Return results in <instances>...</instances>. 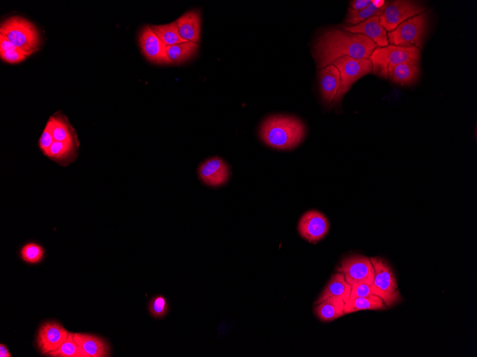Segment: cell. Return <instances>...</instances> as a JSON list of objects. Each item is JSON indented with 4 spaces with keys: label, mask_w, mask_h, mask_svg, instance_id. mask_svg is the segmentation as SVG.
<instances>
[{
    "label": "cell",
    "mask_w": 477,
    "mask_h": 357,
    "mask_svg": "<svg viewBox=\"0 0 477 357\" xmlns=\"http://www.w3.org/2000/svg\"><path fill=\"white\" fill-rule=\"evenodd\" d=\"M378 48L365 35L333 28L320 35L315 45L314 57L318 68H323L343 57L369 59Z\"/></svg>",
    "instance_id": "cell-1"
},
{
    "label": "cell",
    "mask_w": 477,
    "mask_h": 357,
    "mask_svg": "<svg viewBox=\"0 0 477 357\" xmlns=\"http://www.w3.org/2000/svg\"><path fill=\"white\" fill-rule=\"evenodd\" d=\"M306 131L303 123L295 117L273 116L267 118L260 127L262 140L271 148L287 150L297 147Z\"/></svg>",
    "instance_id": "cell-2"
},
{
    "label": "cell",
    "mask_w": 477,
    "mask_h": 357,
    "mask_svg": "<svg viewBox=\"0 0 477 357\" xmlns=\"http://www.w3.org/2000/svg\"><path fill=\"white\" fill-rule=\"evenodd\" d=\"M0 35L16 48L28 53L33 54L40 47L38 29L35 24L21 17L14 16L5 20L0 27Z\"/></svg>",
    "instance_id": "cell-3"
},
{
    "label": "cell",
    "mask_w": 477,
    "mask_h": 357,
    "mask_svg": "<svg viewBox=\"0 0 477 357\" xmlns=\"http://www.w3.org/2000/svg\"><path fill=\"white\" fill-rule=\"evenodd\" d=\"M370 261L374 269L372 293L382 298L387 308L392 307L401 300L392 268L383 258H371Z\"/></svg>",
    "instance_id": "cell-4"
},
{
    "label": "cell",
    "mask_w": 477,
    "mask_h": 357,
    "mask_svg": "<svg viewBox=\"0 0 477 357\" xmlns=\"http://www.w3.org/2000/svg\"><path fill=\"white\" fill-rule=\"evenodd\" d=\"M421 59V52L415 47H399L388 45L378 48L373 51L369 59L372 63V71L385 79L389 78L388 68L407 61Z\"/></svg>",
    "instance_id": "cell-5"
},
{
    "label": "cell",
    "mask_w": 477,
    "mask_h": 357,
    "mask_svg": "<svg viewBox=\"0 0 477 357\" xmlns=\"http://www.w3.org/2000/svg\"><path fill=\"white\" fill-rule=\"evenodd\" d=\"M340 73V86L332 105L342 101L353 85L362 77L372 73L369 59H357L350 57H341L332 63Z\"/></svg>",
    "instance_id": "cell-6"
},
{
    "label": "cell",
    "mask_w": 477,
    "mask_h": 357,
    "mask_svg": "<svg viewBox=\"0 0 477 357\" xmlns=\"http://www.w3.org/2000/svg\"><path fill=\"white\" fill-rule=\"evenodd\" d=\"M428 17L420 14L407 20L394 31L387 34L389 43L399 47L422 48L423 38L427 31Z\"/></svg>",
    "instance_id": "cell-7"
},
{
    "label": "cell",
    "mask_w": 477,
    "mask_h": 357,
    "mask_svg": "<svg viewBox=\"0 0 477 357\" xmlns=\"http://www.w3.org/2000/svg\"><path fill=\"white\" fill-rule=\"evenodd\" d=\"M336 271L345 276L351 286L357 283H364L371 286L373 282V267L370 258L363 256L354 255L345 258L341 262Z\"/></svg>",
    "instance_id": "cell-8"
},
{
    "label": "cell",
    "mask_w": 477,
    "mask_h": 357,
    "mask_svg": "<svg viewBox=\"0 0 477 357\" xmlns=\"http://www.w3.org/2000/svg\"><path fill=\"white\" fill-rule=\"evenodd\" d=\"M425 10V8L415 2L399 0L388 5L380 17V22L386 31L391 32L404 22Z\"/></svg>",
    "instance_id": "cell-9"
},
{
    "label": "cell",
    "mask_w": 477,
    "mask_h": 357,
    "mask_svg": "<svg viewBox=\"0 0 477 357\" xmlns=\"http://www.w3.org/2000/svg\"><path fill=\"white\" fill-rule=\"evenodd\" d=\"M329 230L327 219L317 210L306 212L300 219L298 231L300 235L311 243L322 240Z\"/></svg>",
    "instance_id": "cell-10"
},
{
    "label": "cell",
    "mask_w": 477,
    "mask_h": 357,
    "mask_svg": "<svg viewBox=\"0 0 477 357\" xmlns=\"http://www.w3.org/2000/svg\"><path fill=\"white\" fill-rule=\"evenodd\" d=\"M139 43L143 54L151 62L157 64H173L167 56L166 46L157 37L151 26H145L141 30Z\"/></svg>",
    "instance_id": "cell-11"
},
{
    "label": "cell",
    "mask_w": 477,
    "mask_h": 357,
    "mask_svg": "<svg viewBox=\"0 0 477 357\" xmlns=\"http://www.w3.org/2000/svg\"><path fill=\"white\" fill-rule=\"evenodd\" d=\"M69 333L55 321L42 325L38 335L37 345L43 354L57 350L69 337Z\"/></svg>",
    "instance_id": "cell-12"
},
{
    "label": "cell",
    "mask_w": 477,
    "mask_h": 357,
    "mask_svg": "<svg viewBox=\"0 0 477 357\" xmlns=\"http://www.w3.org/2000/svg\"><path fill=\"white\" fill-rule=\"evenodd\" d=\"M199 173L203 182L212 187L225 184L229 176L227 163L218 157L203 163L199 167Z\"/></svg>",
    "instance_id": "cell-13"
},
{
    "label": "cell",
    "mask_w": 477,
    "mask_h": 357,
    "mask_svg": "<svg viewBox=\"0 0 477 357\" xmlns=\"http://www.w3.org/2000/svg\"><path fill=\"white\" fill-rule=\"evenodd\" d=\"M344 30L365 35L380 48L389 45L387 33L380 24V17H372L355 26L344 27Z\"/></svg>",
    "instance_id": "cell-14"
},
{
    "label": "cell",
    "mask_w": 477,
    "mask_h": 357,
    "mask_svg": "<svg viewBox=\"0 0 477 357\" xmlns=\"http://www.w3.org/2000/svg\"><path fill=\"white\" fill-rule=\"evenodd\" d=\"M321 94L326 105L333 104L340 86V73L333 64L323 68L320 73Z\"/></svg>",
    "instance_id": "cell-15"
},
{
    "label": "cell",
    "mask_w": 477,
    "mask_h": 357,
    "mask_svg": "<svg viewBox=\"0 0 477 357\" xmlns=\"http://www.w3.org/2000/svg\"><path fill=\"white\" fill-rule=\"evenodd\" d=\"M420 75V64L415 60L390 66L388 68L389 78L394 82L401 85L414 84Z\"/></svg>",
    "instance_id": "cell-16"
},
{
    "label": "cell",
    "mask_w": 477,
    "mask_h": 357,
    "mask_svg": "<svg viewBox=\"0 0 477 357\" xmlns=\"http://www.w3.org/2000/svg\"><path fill=\"white\" fill-rule=\"evenodd\" d=\"M74 340L90 357H108L112 349L104 338L88 334L76 333Z\"/></svg>",
    "instance_id": "cell-17"
},
{
    "label": "cell",
    "mask_w": 477,
    "mask_h": 357,
    "mask_svg": "<svg viewBox=\"0 0 477 357\" xmlns=\"http://www.w3.org/2000/svg\"><path fill=\"white\" fill-rule=\"evenodd\" d=\"M351 291L352 286L347 282L345 276L337 272L332 275L325 289L315 303V305L332 297L343 299L346 303L350 298Z\"/></svg>",
    "instance_id": "cell-18"
},
{
    "label": "cell",
    "mask_w": 477,
    "mask_h": 357,
    "mask_svg": "<svg viewBox=\"0 0 477 357\" xmlns=\"http://www.w3.org/2000/svg\"><path fill=\"white\" fill-rule=\"evenodd\" d=\"M181 38L187 42L197 43L200 41L201 17L198 11H190L176 21Z\"/></svg>",
    "instance_id": "cell-19"
},
{
    "label": "cell",
    "mask_w": 477,
    "mask_h": 357,
    "mask_svg": "<svg viewBox=\"0 0 477 357\" xmlns=\"http://www.w3.org/2000/svg\"><path fill=\"white\" fill-rule=\"evenodd\" d=\"M79 148L80 145L73 143L55 140L47 157L61 166L66 167L76 161Z\"/></svg>",
    "instance_id": "cell-20"
},
{
    "label": "cell",
    "mask_w": 477,
    "mask_h": 357,
    "mask_svg": "<svg viewBox=\"0 0 477 357\" xmlns=\"http://www.w3.org/2000/svg\"><path fill=\"white\" fill-rule=\"evenodd\" d=\"M346 302L339 298H329L315 305V313L323 323H329L343 316L345 314Z\"/></svg>",
    "instance_id": "cell-21"
},
{
    "label": "cell",
    "mask_w": 477,
    "mask_h": 357,
    "mask_svg": "<svg viewBox=\"0 0 477 357\" xmlns=\"http://www.w3.org/2000/svg\"><path fill=\"white\" fill-rule=\"evenodd\" d=\"M52 117L54 120V140L80 145L77 132L66 117L58 112L52 115Z\"/></svg>",
    "instance_id": "cell-22"
},
{
    "label": "cell",
    "mask_w": 477,
    "mask_h": 357,
    "mask_svg": "<svg viewBox=\"0 0 477 357\" xmlns=\"http://www.w3.org/2000/svg\"><path fill=\"white\" fill-rule=\"evenodd\" d=\"M387 308L382 298L372 295L368 297L349 300L346 303L345 314L363 310H385Z\"/></svg>",
    "instance_id": "cell-23"
},
{
    "label": "cell",
    "mask_w": 477,
    "mask_h": 357,
    "mask_svg": "<svg viewBox=\"0 0 477 357\" xmlns=\"http://www.w3.org/2000/svg\"><path fill=\"white\" fill-rule=\"evenodd\" d=\"M151 28L166 47L187 42L181 38L176 22L154 25Z\"/></svg>",
    "instance_id": "cell-24"
},
{
    "label": "cell",
    "mask_w": 477,
    "mask_h": 357,
    "mask_svg": "<svg viewBox=\"0 0 477 357\" xmlns=\"http://www.w3.org/2000/svg\"><path fill=\"white\" fill-rule=\"evenodd\" d=\"M197 43L186 42L166 47V54L173 63L180 64L191 59L197 52Z\"/></svg>",
    "instance_id": "cell-25"
},
{
    "label": "cell",
    "mask_w": 477,
    "mask_h": 357,
    "mask_svg": "<svg viewBox=\"0 0 477 357\" xmlns=\"http://www.w3.org/2000/svg\"><path fill=\"white\" fill-rule=\"evenodd\" d=\"M74 334L69 333V337L57 350L48 354L53 357H90V355L79 346L74 340Z\"/></svg>",
    "instance_id": "cell-26"
},
{
    "label": "cell",
    "mask_w": 477,
    "mask_h": 357,
    "mask_svg": "<svg viewBox=\"0 0 477 357\" xmlns=\"http://www.w3.org/2000/svg\"><path fill=\"white\" fill-rule=\"evenodd\" d=\"M388 5L384 8H378L371 3L369 6L362 10L357 11L350 8L346 22L350 26H355L372 17H380L383 14Z\"/></svg>",
    "instance_id": "cell-27"
},
{
    "label": "cell",
    "mask_w": 477,
    "mask_h": 357,
    "mask_svg": "<svg viewBox=\"0 0 477 357\" xmlns=\"http://www.w3.org/2000/svg\"><path fill=\"white\" fill-rule=\"evenodd\" d=\"M44 247L37 242H27L20 249V256L28 264H38L45 256Z\"/></svg>",
    "instance_id": "cell-28"
},
{
    "label": "cell",
    "mask_w": 477,
    "mask_h": 357,
    "mask_svg": "<svg viewBox=\"0 0 477 357\" xmlns=\"http://www.w3.org/2000/svg\"><path fill=\"white\" fill-rule=\"evenodd\" d=\"M148 307L151 316L156 319L164 318L170 309L168 300L162 295L156 296L152 298Z\"/></svg>",
    "instance_id": "cell-29"
},
{
    "label": "cell",
    "mask_w": 477,
    "mask_h": 357,
    "mask_svg": "<svg viewBox=\"0 0 477 357\" xmlns=\"http://www.w3.org/2000/svg\"><path fill=\"white\" fill-rule=\"evenodd\" d=\"M54 120L50 117L39 140V147L45 156H48L50 147L55 141L53 137Z\"/></svg>",
    "instance_id": "cell-30"
},
{
    "label": "cell",
    "mask_w": 477,
    "mask_h": 357,
    "mask_svg": "<svg viewBox=\"0 0 477 357\" xmlns=\"http://www.w3.org/2000/svg\"><path fill=\"white\" fill-rule=\"evenodd\" d=\"M32 53H28L15 47L9 50L0 52L2 60L9 64H18L25 60Z\"/></svg>",
    "instance_id": "cell-31"
},
{
    "label": "cell",
    "mask_w": 477,
    "mask_h": 357,
    "mask_svg": "<svg viewBox=\"0 0 477 357\" xmlns=\"http://www.w3.org/2000/svg\"><path fill=\"white\" fill-rule=\"evenodd\" d=\"M371 286L364 283L355 284L352 286L350 298L349 300H353L358 298H364L372 296Z\"/></svg>",
    "instance_id": "cell-32"
},
{
    "label": "cell",
    "mask_w": 477,
    "mask_h": 357,
    "mask_svg": "<svg viewBox=\"0 0 477 357\" xmlns=\"http://www.w3.org/2000/svg\"><path fill=\"white\" fill-rule=\"evenodd\" d=\"M371 0H355V1L351 2L350 8L354 10L359 11L366 8L371 5Z\"/></svg>",
    "instance_id": "cell-33"
},
{
    "label": "cell",
    "mask_w": 477,
    "mask_h": 357,
    "mask_svg": "<svg viewBox=\"0 0 477 357\" xmlns=\"http://www.w3.org/2000/svg\"><path fill=\"white\" fill-rule=\"evenodd\" d=\"M0 356L1 357H11L12 355L10 353L8 347L3 344H0Z\"/></svg>",
    "instance_id": "cell-34"
},
{
    "label": "cell",
    "mask_w": 477,
    "mask_h": 357,
    "mask_svg": "<svg viewBox=\"0 0 477 357\" xmlns=\"http://www.w3.org/2000/svg\"><path fill=\"white\" fill-rule=\"evenodd\" d=\"M371 3L378 8H384L389 4V3H386L384 1V0H373V1H371Z\"/></svg>",
    "instance_id": "cell-35"
}]
</instances>
